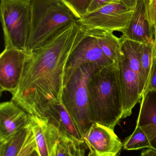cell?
<instances>
[{
	"instance_id": "cell-1",
	"label": "cell",
	"mask_w": 156,
	"mask_h": 156,
	"mask_svg": "<svg viewBox=\"0 0 156 156\" xmlns=\"http://www.w3.org/2000/svg\"><path fill=\"white\" fill-rule=\"evenodd\" d=\"M78 21L60 29L27 55L12 100L31 115L45 117L50 106L61 102L67 62L86 34Z\"/></svg>"
},
{
	"instance_id": "cell-2",
	"label": "cell",
	"mask_w": 156,
	"mask_h": 156,
	"mask_svg": "<svg viewBox=\"0 0 156 156\" xmlns=\"http://www.w3.org/2000/svg\"><path fill=\"white\" fill-rule=\"evenodd\" d=\"M88 90L93 123L114 130L123 115L118 66L111 64L93 73L89 80Z\"/></svg>"
},
{
	"instance_id": "cell-3",
	"label": "cell",
	"mask_w": 156,
	"mask_h": 156,
	"mask_svg": "<svg viewBox=\"0 0 156 156\" xmlns=\"http://www.w3.org/2000/svg\"><path fill=\"white\" fill-rule=\"evenodd\" d=\"M30 34L27 53L43 44L60 29L79 18L63 0H31Z\"/></svg>"
},
{
	"instance_id": "cell-4",
	"label": "cell",
	"mask_w": 156,
	"mask_h": 156,
	"mask_svg": "<svg viewBox=\"0 0 156 156\" xmlns=\"http://www.w3.org/2000/svg\"><path fill=\"white\" fill-rule=\"evenodd\" d=\"M102 68L86 64L78 69L63 87L61 102L82 136L92 125L89 110V80L93 73Z\"/></svg>"
},
{
	"instance_id": "cell-5",
	"label": "cell",
	"mask_w": 156,
	"mask_h": 156,
	"mask_svg": "<svg viewBox=\"0 0 156 156\" xmlns=\"http://www.w3.org/2000/svg\"><path fill=\"white\" fill-rule=\"evenodd\" d=\"M0 18L5 48H17L26 52L31 27L30 1L1 0Z\"/></svg>"
},
{
	"instance_id": "cell-6",
	"label": "cell",
	"mask_w": 156,
	"mask_h": 156,
	"mask_svg": "<svg viewBox=\"0 0 156 156\" xmlns=\"http://www.w3.org/2000/svg\"><path fill=\"white\" fill-rule=\"evenodd\" d=\"M133 11L122 2L115 3L87 13L78 21L86 30L122 33L128 27Z\"/></svg>"
},
{
	"instance_id": "cell-7",
	"label": "cell",
	"mask_w": 156,
	"mask_h": 156,
	"mask_svg": "<svg viewBox=\"0 0 156 156\" xmlns=\"http://www.w3.org/2000/svg\"><path fill=\"white\" fill-rule=\"evenodd\" d=\"M113 64L103 54L93 31L86 30L85 36L69 58L64 72L63 85L83 65L94 64L103 68Z\"/></svg>"
},
{
	"instance_id": "cell-8",
	"label": "cell",
	"mask_w": 156,
	"mask_h": 156,
	"mask_svg": "<svg viewBox=\"0 0 156 156\" xmlns=\"http://www.w3.org/2000/svg\"><path fill=\"white\" fill-rule=\"evenodd\" d=\"M28 53L15 48H5L0 55V90L12 95L20 83Z\"/></svg>"
},
{
	"instance_id": "cell-9",
	"label": "cell",
	"mask_w": 156,
	"mask_h": 156,
	"mask_svg": "<svg viewBox=\"0 0 156 156\" xmlns=\"http://www.w3.org/2000/svg\"><path fill=\"white\" fill-rule=\"evenodd\" d=\"M118 69L124 119L130 116L135 106L141 103L145 86L137 74L131 69L122 54L118 63Z\"/></svg>"
},
{
	"instance_id": "cell-10",
	"label": "cell",
	"mask_w": 156,
	"mask_h": 156,
	"mask_svg": "<svg viewBox=\"0 0 156 156\" xmlns=\"http://www.w3.org/2000/svg\"><path fill=\"white\" fill-rule=\"evenodd\" d=\"M83 141L92 156H118L123 147L113 130L97 123L84 135Z\"/></svg>"
},
{
	"instance_id": "cell-11",
	"label": "cell",
	"mask_w": 156,
	"mask_h": 156,
	"mask_svg": "<svg viewBox=\"0 0 156 156\" xmlns=\"http://www.w3.org/2000/svg\"><path fill=\"white\" fill-rule=\"evenodd\" d=\"M148 0H138L127 28L122 37L142 44L154 41V28L148 9Z\"/></svg>"
},
{
	"instance_id": "cell-12",
	"label": "cell",
	"mask_w": 156,
	"mask_h": 156,
	"mask_svg": "<svg viewBox=\"0 0 156 156\" xmlns=\"http://www.w3.org/2000/svg\"><path fill=\"white\" fill-rule=\"evenodd\" d=\"M30 115L13 100L0 104V142L27 128Z\"/></svg>"
},
{
	"instance_id": "cell-13",
	"label": "cell",
	"mask_w": 156,
	"mask_h": 156,
	"mask_svg": "<svg viewBox=\"0 0 156 156\" xmlns=\"http://www.w3.org/2000/svg\"><path fill=\"white\" fill-rule=\"evenodd\" d=\"M30 126L39 156H51L58 140L60 131L47 117L30 115Z\"/></svg>"
},
{
	"instance_id": "cell-14",
	"label": "cell",
	"mask_w": 156,
	"mask_h": 156,
	"mask_svg": "<svg viewBox=\"0 0 156 156\" xmlns=\"http://www.w3.org/2000/svg\"><path fill=\"white\" fill-rule=\"evenodd\" d=\"M136 126L146 135L152 149L156 151V90L144 92Z\"/></svg>"
},
{
	"instance_id": "cell-15",
	"label": "cell",
	"mask_w": 156,
	"mask_h": 156,
	"mask_svg": "<svg viewBox=\"0 0 156 156\" xmlns=\"http://www.w3.org/2000/svg\"><path fill=\"white\" fill-rule=\"evenodd\" d=\"M45 117L61 133L84 143L83 136L61 102L50 106L46 111Z\"/></svg>"
},
{
	"instance_id": "cell-16",
	"label": "cell",
	"mask_w": 156,
	"mask_h": 156,
	"mask_svg": "<svg viewBox=\"0 0 156 156\" xmlns=\"http://www.w3.org/2000/svg\"><path fill=\"white\" fill-rule=\"evenodd\" d=\"M95 35L103 54L118 66L122 55L121 38L117 37L113 32L103 30H92Z\"/></svg>"
},
{
	"instance_id": "cell-17",
	"label": "cell",
	"mask_w": 156,
	"mask_h": 156,
	"mask_svg": "<svg viewBox=\"0 0 156 156\" xmlns=\"http://www.w3.org/2000/svg\"><path fill=\"white\" fill-rule=\"evenodd\" d=\"M121 50L124 56L129 67L132 70L137 74L145 86H146L147 80L142 69L140 61V53L142 43L121 37Z\"/></svg>"
},
{
	"instance_id": "cell-18",
	"label": "cell",
	"mask_w": 156,
	"mask_h": 156,
	"mask_svg": "<svg viewBox=\"0 0 156 156\" xmlns=\"http://www.w3.org/2000/svg\"><path fill=\"white\" fill-rule=\"evenodd\" d=\"M85 144L60 131V136L51 156H85Z\"/></svg>"
},
{
	"instance_id": "cell-19",
	"label": "cell",
	"mask_w": 156,
	"mask_h": 156,
	"mask_svg": "<svg viewBox=\"0 0 156 156\" xmlns=\"http://www.w3.org/2000/svg\"><path fill=\"white\" fill-rule=\"evenodd\" d=\"M29 126L15 135L0 142V156L18 155L27 137Z\"/></svg>"
},
{
	"instance_id": "cell-20",
	"label": "cell",
	"mask_w": 156,
	"mask_h": 156,
	"mask_svg": "<svg viewBox=\"0 0 156 156\" xmlns=\"http://www.w3.org/2000/svg\"><path fill=\"white\" fill-rule=\"evenodd\" d=\"M123 148L131 151L152 147L146 135L139 127L136 126L133 133L125 140Z\"/></svg>"
},
{
	"instance_id": "cell-21",
	"label": "cell",
	"mask_w": 156,
	"mask_h": 156,
	"mask_svg": "<svg viewBox=\"0 0 156 156\" xmlns=\"http://www.w3.org/2000/svg\"><path fill=\"white\" fill-rule=\"evenodd\" d=\"M154 45V41L152 43L142 44V49L140 53L141 66L146 78L147 83L151 69Z\"/></svg>"
},
{
	"instance_id": "cell-22",
	"label": "cell",
	"mask_w": 156,
	"mask_h": 156,
	"mask_svg": "<svg viewBox=\"0 0 156 156\" xmlns=\"http://www.w3.org/2000/svg\"><path fill=\"white\" fill-rule=\"evenodd\" d=\"M79 19L88 12L92 0H63Z\"/></svg>"
},
{
	"instance_id": "cell-23",
	"label": "cell",
	"mask_w": 156,
	"mask_h": 156,
	"mask_svg": "<svg viewBox=\"0 0 156 156\" xmlns=\"http://www.w3.org/2000/svg\"><path fill=\"white\" fill-rule=\"evenodd\" d=\"M36 149V144L34 136L31 130L30 126H29L27 137L22 149L17 156H30Z\"/></svg>"
},
{
	"instance_id": "cell-24",
	"label": "cell",
	"mask_w": 156,
	"mask_h": 156,
	"mask_svg": "<svg viewBox=\"0 0 156 156\" xmlns=\"http://www.w3.org/2000/svg\"><path fill=\"white\" fill-rule=\"evenodd\" d=\"M150 90H156V42L155 40L151 69L144 92Z\"/></svg>"
},
{
	"instance_id": "cell-25",
	"label": "cell",
	"mask_w": 156,
	"mask_h": 156,
	"mask_svg": "<svg viewBox=\"0 0 156 156\" xmlns=\"http://www.w3.org/2000/svg\"><path fill=\"white\" fill-rule=\"evenodd\" d=\"M118 2H121L120 0H92L88 12H94L108 5Z\"/></svg>"
},
{
	"instance_id": "cell-26",
	"label": "cell",
	"mask_w": 156,
	"mask_h": 156,
	"mask_svg": "<svg viewBox=\"0 0 156 156\" xmlns=\"http://www.w3.org/2000/svg\"><path fill=\"white\" fill-rule=\"evenodd\" d=\"M148 9L150 22L154 28L156 24V0H148Z\"/></svg>"
},
{
	"instance_id": "cell-27",
	"label": "cell",
	"mask_w": 156,
	"mask_h": 156,
	"mask_svg": "<svg viewBox=\"0 0 156 156\" xmlns=\"http://www.w3.org/2000/svg\"><path fill=\"white\" fill-rule=\"evenodd\" d=\"M121 2L128 8L134 9L136 5L138 0H120Z\"/></svg>"
},
{
	"instance_id": "cell-28",
	"label": "cell",
	"mask_w": 156,
	"mask_h": 156,
	"mask_svg": "<svg viewBox=\"0 0 156 156\" xmlns=\"http://www.w3.org/2000/svg\"><path fill=\"white\" fill-rule=\"evenodd\" d=\"M141 156H156V151L152 148H148L142 152Z\"/></svg>"
},
{
	"instance_id": "cell-29",
	"label": "cell",
	"mask_w": 156,
	"mask_h": 156,
	"mask_svg": "<svg viewBox=\"0 0 156 156\" xmlns=\"http://www.w3.org/2000/svg\"><path fill=\"white\" fill-rule=\"evenodd\" d=\"M154 40L156 42V24L154 27Z\"/></svg>"
},
{
	"instance_id": "cell-30",
	"label": "cell",
	"mask_w": 156,
	"mask_h": 156,
	"mask_svg": "<svg viewBox=\"0 0 156 156\" xmlns=\"http://www.w3.org/2000/svg\"><path fill=\"white\" fill-rule=\"evenodd\" d=\"M30 156H39V155H38V153L37 150H36L30 155Z\"/></svg>"
},
{
	"instance_id": "cell-31",
	"label": "cell",
	"mask_w": 156,
	"mask_h": 156,
	"mask_svg": "<svg viewBox=\"0 0 156 156\" xmlns=\"http://www.w3.org/2000/svg\"><path fill=\"white\" fill-rule=\"evenodd\" d=\"M27 1H31V0H27Z\"/></svg>"
}]
</instances>
